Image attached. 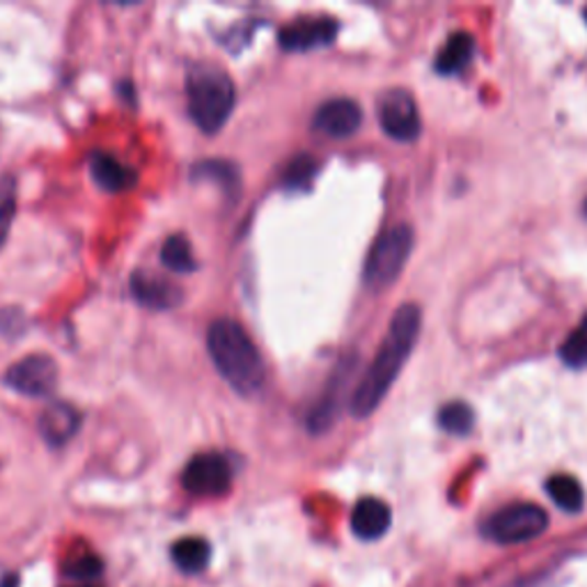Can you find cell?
<instances>
[{"mask_svg":"<svg viewBox=\"0 0 587 587\" xmlns=\"http://www.w3.org/2000/svg\"><path fill=\"white\" fill-rule=\"evenodd\" d=\"M170 555H172V563L182 572L197 574L202 569H207L212 560V546L202 538H184L180 542H174Z\"/></svg>","mask_w":587,"mask_h":587,"instance_id":"e0dca14e","label":"cell"},{"mask_svg":"<svg viewBox=\"0 0 587 587\" xmlns=\"http://www.w3.org/2000/svg\"><path fill=\"white\" fill-rule=\"evenodd\" d=\"M379 122L393 140L414 143L420 136V113L416 99L406 90H388L379 97Z\"/></svg>","mask_w":587,"mask_h":587,"instance_id":"52a82bcc","label":"cell"},{"mask_svg":"<svg viewBox=\"0 0 587 587\" xmlns=\"http://www.w3.org/2000/svg\"><path fill=\"white\" fill-rule=\"evenodd\" d=\"M475 54V39L469 33H452L445 42V46L439 50L437 58V71L443 76L459 74L469 67Z\"/></svg>","mask_w":587,"mask_h":587,"instance_id":"2e32d148","label":"cell"},{"mask_svg":"<svg viewBox=\"0 0 587 587\" xmlns=\"http://www.w3.org/2000/svg\"><path fill=\"white\" fill-rule=\"evenodd\" d=\"M129 287L132 296L147 311H174L180 308L184 301V292L180 285H174L170 278L147 269H138L132 273Z\"/></svg>","mask_w":587,"mask_h":587,"instance_id":"9c48e42d","label":"cell"},{"mask_svg":"<svg viewBox=\"0 0 587 587\" xmlns=\"http://www.w3.org/2000/svg\"><path fill=\"white\" fill-rule=\"evenodd\" d=\"M207 349L212 363L229 388L244 397L262 391L267 379L264 361L239 321L216 319L207 330Z\"/></svg>","mask_w":587,"mask_h":587,"instance_id":"7a4b0ae2","label":"cell"},{"mask_svg":"<svg viewBox=\"0 0 587 587\" xmlns=\"http://www.w3.org/2000/svg\"><path fill=\"white\" fill-rule=\"evenodd\" d=\"M79 427H81V414L76 411L71 404H65V402H56L46 406L39 416L42 439L54 448L65 445L74 433L79 431Z\"/></svg>","mask_w":587,"mask_h":587,"instance_id":"5bb4252c","label":"cell"},{"mask_svg":"<svg viewBox=\"0 0 587 587\" xmlns=\"http://www.w3.org/2000/svg\"><path fill=\"white\" fill-rule=\"evenodd\" d=\"M422 315L416 303H406L391 319V326L386 330V338L381 342L374 361L365 370L363 379L355 386L351 395V414L353 418H368L372 416L381 399H384L399 376L404 363L411 355V349L416 347L418 334H420Z\"/></svg>","mask_w":587,"mask_h":587,"instance_id":"6da1fadb","label":"cell"},{"mask_svg":"<svg viewBox=\"0 0 587 587\" xmlns=\"http://www.w3.org/2000/svg\"><path fill=\"white\" fill-rule=\"evenodd\" d=\"M0 319H8V324H0V334H5V336H19L25 324L21 311H3L0 313Z\"/></svg>","mask_w":587,"mask_h":587,"instance_id":"484cf974","label":"cell"},{"mask_svg":"<svg viewBox=\"0 0 587 587\" xmlns=\"http://www.w3.org/2000/svg\"><path fill=\"white\" fill-rule=\"evenodd\" d=\"M191 120L204 134H218L237 104V88L216 63H195L187 74Z\"/></svg>","mask_w":587,"mask_h":587,"instance_id":"3957f363","label":"cell"},{"mask_svg":"<svg viewBox=\"0 0 587 587\" xmlns=\"http://www.w3.org/2000/svg\"><path fill=\"white\" fill-rule=\"evenodd\" d=\"M191 177H193V180L216 182L233 200L237 197V193L241 189L239 170L235 168V163H227V161H202V163L195 166Z\"/></svg>","mask_w":587,"mask_h":587,"instance_id":"d6986e66","label":"cell"},{"mask_svg":"<svg viewBox=\"0 0 587 587\" xmlns=\"http://www.w3.org/2000/svg\"><path fill=\"white\" fill-rule=\"evenodd\" d=\"M355 370V355H347V359L338 365V370L334 372V379L328 381V388L324 393V397L319 399V404L313 408L311 416H308V427L315 433H324L326 429L334 427L338 414H340V406H342V397L347 391V384L353 376Z\"/></svg>","mask_w":587,"mask_h":587,"instance_id":"7c38bea8","label":"cell"},{"mask_svg":"<svg viewBox=\"0 0 587 587\" xmlns=\"http://www.w3.org/2000/svg\"><path fill=\"white\" fill-rule=\"evenodd\" d=\"M411 248H414L411 225L397 223V225L388 227L386 233L374 241V246L368 255L365 271H363L365 283L372 290H381V287H388L391 283H395L397 275L402 273V269L408 260V255H411Z\"/></svg>","mask_w":587,"mask_h":587,"instance_id":"277c9868","label":"cell"},{"mask_svg":"<svg viewBox=\"0 0 587 587\" xmlns=\"http://www.w3.org/2000/svg\"><path fill=\"white\" fill-rule=\"evenodd\" d=\"M393 521L391 507L379 498H363L351 512V530L363 542H376L388 532Z\"/></svg>","mask_w":587,"mask_h":587,"instance_id":"4fadbf2b","label":"cell"},{"mask_svg":"<svg viewBox=\"0 0 587 587\" xmlns=\"http://www.w3.org/2000/svg\"><path fill=\"white\" fill-rule=\"evenodd\" d=\"M560 359L576 370L587 368V315L574 328V334L567 336L563 347H560Z\"/></svg>","mask_w":587,"mask_h":587,"instance_id":"7402d4cb","label":"cell"},{"mask_svg":"<svg viewBox=\"0 0 587 587\" xmlns=\"http://www.w3.org/2000/svg\"><path fill=\"white\" fill-rule=\"evenodd\" d=\"M546 492L551 500L563 509V512L578 515L585 505V494H583L580 482L572 475H553L546 482Z\"/></svg>","mask_w":587,"mask_h":587,"instance_id":"ac0fdd59","label":"cell"},{"mask_svg":"<svg viewBox=\"0 0 587 587\" xmlns=\"http://www.w3.org/2000/svg\"><path fill=\"white\" fill-rule=\"evenodd\" d=\"M184 489L193 496H223L233 487V469L218 452L195 454L182 473Z\"/></svg>","mask_w":587,"mask_h":587,"instance_id":"ba28073f","label":"cell"},{"mask_svg":"<svg viewBox=\"0 0 587 587\" xmlns=\"http://www.w3.org/2000/svg\"><path fill=\"white\" fill-rule=\"evenodd\" d=\"M101 569H104V563H101L97 555H90V553L69 560L67 567H65L67 576L74 580H92L101 574Z\"/></svg>","mask_w":587,"mask_h":587,"instance_id":"d4e9b609","label":"cell"},{"mask_svg":"<svg viewBox=\"0 0 587 587\" xmlns=\"http://www.w3.org/2000/svg\"><path fill=\"white\" fill-rule=\"evenodd\" d=\"M90 174L99 189H104L109 193H122L136 187L138 172L115 159L106 151H94L90 159Z\"/></svg>","mask_w":587,"mask_h":587,"instance_id":"9a60e30c","label":"cell"},{"mask_svg":"<svg viewBox=\"0 0 587 587\" xmlns=\"http://www.w3.org/2000/svg\"><path fill=\"white\" fill-rule=\"evenodd\" d=\"M549 528V515L540 505L517 503L498 509L484 523V534L498 544H526Z\"/></svg>","mask_w":587,"mask_h":587,"instance_id":"5b68a950","label":"cell"},{"mask_svg":"<svg viewBox=\"0 0 587 587\" xmlns=\"http://www.w3.org/2000/svg\"><path fill=\"white\" fill-rule=\"evenodd\" d=\"M16 576H5V580H3V585H0V587H16Z\"/></svg>","mask_w":587,"mask_h":587,"instance_id":"4316f807","label":"cell"},{"mask_svg":"<svg viewBox=\"0 0 587 587\" xmlns=\"http://www.w3.org/2000/svg\"><path fill=\"white\" fill-rule=\"evenodd\" d=\"M161 262L172 273H193L197 269L191 244L184 235H172L161 246Z\"/></svg>","mask_w":587,"mask_h":587,"instance_id":"ffe728a7","label":"cell"},{"mask_svg":"<svg viewBox=\"0 0 587 587\" xmlns=\"http://www.w3.org/2000/svg\"><path fill=\"white\" fill-rule=\"evenodd\" d=\"M58 363L46 353L23 355L5 372V384L25 397H46L58 386Z\"/></svg>","mask_w":587,"mask_h":587,"instance_id":"8992f818","label":"cell"},{"mask_svg":"<svg viewBox=\"0 0 587 587\" xmlns=\"http://www.w3.org/2000/svg\"><path fill=\"white\" fill-rule=\"evenodd\" d=\"M363 122V111L361 106L355 104L353 99L347 97H338V99H330L326 104H321L315 113L313 126L330 138H349L355 132H359V126Z\"/></svg>","mask_w":587,"mask_h":587,"instance_id":"8fae6325","label":"cell"},{"mask_svg":"<svg viewBox=\"0 0 587 587\" xmlns=\"http://www.w3.org/2000/svg\"><path fill=\"white\" fill-rule=\"evenodd\" d=\"M439 425L454 437H464L475 425V414L464 402H450L439 411Z\"/></svg>","mask_w":587,"mask_h":587,"instance_id":"44dd1931","label":"cell"},{"mask_svg":"<svg viewBox=\"0 0 587 587\" xmlns=\"http://www.w3.org/2000/svg\"><path fill=\"white\" fill-rule=\"evenodd\" d=\"M585 16H587V10H585Z\"/></svg>","mask_w":587,"mask_h":587,"instance_id":"83f0119b","label":"cell"},{"mask_svg":"<svg viewBox=\"0 0 587 587\" xmlns=\"http://www.w3.org/2000/svg\"><path fill=\"white\" fill-rule=\"evenodd\" d=\"M338 21L330 16H305L287 23L278 35L280 46L285 50H313L319 46H328L336 42Z\"/></svg>","mask_w":587,"mask_h":587,"instance_id":"30bf717a","label":"cell"},{"mask_svg":"<svg viewBox=\"0 0 587 587\" xmlns=\"http://www.w3.org/2000/svg\"><path fill=\"white\" fill-rule=\"evenodd\" d=\"M319 163L311 155H298L287 163L285 170V187L287 189H303L313 182V177L317 174Z\"/></svg>","mask_w":587,"mask_h":587,"instance_id":"cb8c5ba5","label":"cell"},{"mask_svg":"<svg viewBox=\"0 0 587 587\" xmlns=\"http://www.w3.org/2000/svg\"><path fill=\"white\" fill-rule=\"evenodd\" d=\"M14 214H16V182L14 177H3V180H0V248H3L10 235Z\"/></svg>","mask_w":587,"mask_h":587,"instance_id":"603a6c76","label":"cell"}]
</instances>
